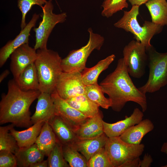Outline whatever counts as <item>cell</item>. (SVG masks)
I'll use <instances>...</instances> for the list:
<instances>
[{
	"mask_svg": "<svg viewBox=\"0 0 167 167\" xmlns=\"http://www.w3.org/2000/svg\"><path fill=\"white\" fill-rule=\"evenodd\" d=\"M127 0H104L101 6L103 8L101 13L102 15L108 18L123 8H127L128 4Z\"/></svg>",
	"mask_w": 167,
	"mask_h": 167,
	"instance_id": "31",
	"label": "cell"
},
{
	"mask_svg": "<svg viewBox=\"0 0 167 167\" xmlns=\"http://www.w3.org/2000/svg\"><path fill=\"white\" fill-rule=\"evenodd\" d=\"M57 140L48 122H45L35 142L45 156H48L56 145Z\"/></svg>",
	"mask_w": 167,
	"mask_h": 167,
	"instance_id": "24",
	"label": "cell"
},
{
	"mask_svg": "<svg viewBox=\"0 0 167 167\" xmlns=\"http://www.w3.org/2000/svg\"><path fill=\"white\" fill-rule=\"evenodd\" d=\"M108 138L104 133L95 138L78 139L72 144L88 161L94 154L105 147Z\"/></svg>",
	"mask_w": 167,
	"mask_h": 167,
	"instance_id": "18",
	"label": "cell"
},
{
	"mask_svg": "<svg viewBox=\"0 0 167 167\" xmlns=\"http://www.w3.org/2000/svg\"><path fill=\"white\" fill-rule=\"evenodd\" d=\"M161 167H167V164L165 165L162 166H161Z\"/></svg>",
	"mask_w": 167,
	"mask_h": 167,
	"instance_id": "41",
	"label": "cell"
},
{
	"mask_svg": "<svg viewBox=\"0 0 167 167\" xmlns=\"http://www.w3.org/2000/svg\"><path fill=\"white\" fill-rule=\"evenodd\" d=\"M145 4L150 13L152 23L162 27L167 25L166 0H149Z\"/></svg>",
	"mask_w": 167,
	"mask_h": 167,
	"instance_id": "25",
	"label": "cell"
},
{
	"mask_svg": "<svg viewBox=\"0 0 167 167\" xmlns=\"http://www.w3.org/2000/svg\"><path fill=\"white\" fill-rule=\"evenodd\" d=\"M89 40L85 46L80 49L71 51L68 54L62 59L61 66L63 72H82L86 67L87 59L94 49L100 50L104 41V37L94 33L91 28L88 29Z\"/></svg>",
	"mask_w": 167,
	"mask_h": 167,
	"instance_id": "6",
	"label": "cell"
},
{
	"mask_svg": "<svg viewBox=\"0 0 167 167\" xmlns=\"http://www.w3.org/2000/svg\"><path fill=\"white\" fill-rule=\"evenodd\" d=\"M17 166V161L15 154L8 151H0V167Z\"/></svg>",
	"mask_w": 167,
	"mask_h": 167,
	"instance_id": "34",
	"label": "cell"
},
{
	"mask_svg": "<svg viewBox=\"0 0 167 167\" xmlns=\"http://www.w3.org/2000/svg\"><path fill=\"white\" fill-rule=\"evenodd\" d=\"M64 158L70 167H87V161L73 144L62 146Z\"/></svg>",
	"mask_w": 167,
	"mask_h": 167,
	"instance_id": "28",
	"label": "cell"
},
{
	"mask_svg": "<svg viewBox=\"0 0 167 167\" xmlns=\"http://www.w3.org/2000/svg\"><path fill=\"white\" fill-rule=\"evenodd\" d=\"M41 92L21 90L14 79L9 81L8 91L2 93L0 102V123H10L15 126L28 128L31 121L30 107Z\"/></svg>",
	"mask_w": 167,
	"mask_h": 167,
	"instance_id": "2",
	"label": "cell"
},
{
	"mask_svg": "<svg viewBox=\"0 0 167 167\" xmlns=\"http://www.w3.org/2000/svg\"><path fill=\"white\" fill-rule=\"evenodd\" d=\"M154 128V124L151 120L148 118L143 119L139 123L127 129L119 137L127 143L140 144L143 137Z\"/></svg>",
	"mask_w": 167,
	"mask_h": 167,
	"instance_id": "17",
	"label": "cell"
},
{
	"mask_svg": "<svg viewBox=\"0 0 167 167\" xmlns=\"http://www.w3.org/2000/svg\"><path fill=\"white\" fill-rule=\"evenodd\" d=\"M51 95L54 105L55 115L60 117L74 131L89 118L61 98L56 89Z\"/></svg>",
	"mask_w": 167,
	"mask_h": 167,
	"instance_id": "11",
	"label": "cell"
},
{
	"mask_svg": "<svg viewBox=\"0 0 167 167\" xmlns=\"http://www.w3.org/2000/svg\"><path fill=\"white\" fill-rule=\"evenodd\" d=\"M104 94L98 84L85 86V94L88 98L99 107L108 109L111 107L112 102L109 98L105 96Z\"/></svg>",
	"mask_w": 167,
	"mask_h": 167,
	"instance_id": "27",
	"label": "cell"
},
{
	"mask_svg": "<svg viewBox=\"0 0 167 167\" xmlns=\"http://www.w3.org/2000/svg\"><path fill=\"white\" fill-rule=\"evenodd\" d=\"M128 74L123 58L118 61L114 70L100 83L104 93L111 100V107L116 112H120L126 103L134 102L145 112L147 109L146 94L141 92L134 84Z\"/></svg>",
	"mask_w": 167,
	"mask_h": 167,
	"instance_id": "1",
	"label": "cell"
},
{
	"mask_svg": "<svg viewBox=\"0 0 167 167\" xmlns=\"http://www.w3.org/2000/svg\"><path fill=\"white\" fill-rule=\"evenodd\" d=\"M87 167H113L105 147L94 154L87 161Z\"/></svg>",
	"mask_w": 167,
	"mask_h": 167,
	"instance_id": "32",
	"label": "cell"
},
{
	"mask_svg": "<svg viewBox=\"0 0 167 167\" xmlns=\"http://www.w3.org/2000/svg\"><path fill=\"white\" fill-rule=\"evenodd\" d=\"M85 86L81 72L62 71L58 78L55 89L61 98L66 100L85 94Z\"/></svg>",
	"mask_w": 167,
	"mask_h": 167,
	"instance_id": "10",
	"label": "cell"
},
{
	"mask_svg": "<svg viewBox=\"0 0 167 167\" xmlns=\"http://www.w3.org/2000/svg\"><path fill=\"white\" fill-rule=\"evenodd\" d=\"M142 143H127L119 137H108L105 148L113 167H121L126 162L139 157L144 151Z\"/></svg>",
	"mask_w": 167,
	"mask_h": 167,
	"instance_id": "7",
	"label": "cell"
},
{
	"mask_svg": "<svg viewBox=\"0 0 167 167\" xmlns=\"http://www.w3.org/2000/svg\"><path fill=\"white\" fill-rule=\"evenodd\" d=\"M139 157L127 161L125 162L121 167H139Z\"/></svg>",
	"mask_w": 167,
	"mask_h": 167,
	"instance_id": "36",
	"label": "cell"
},
{
	"mask_svg": "<svg viewBox=\"0 0 167 167\" xmlns=\"http://www.w3.org/2000/svg\"><path fill=\"white\" fill-rule=\"evenodd\" d=\"M17 166L31 167L35 163L44 160V155L35 143L31 146L19 148L15 154Z\"/></svg>",
	"mask_w": 167,
	"mask_h": 167,
	"instance_id": "21",
	"label": "cell"
},
{
	"mask_svg": "<svg viewBox=\"0 0 167 167\" xmlns=\"http://www.w3.org/2000/svg\"><path fill=\"white\" fill-rule=\"evenodd\" d=\"M48 123L62 145L72 144L78 139L73 130L59 117L55 115Z\"/></svg>",
	"mask_w": 167,
	"mask_h": 167,
	"instance_id": "20",
	"label": "cell"
},
{
	"mask_svg": "<svg viewBox=\"0 0 167 167\" xmlns=\"http://www.w3.org/2000/svg\"><path fill=\"white\" fill-rule=\"evenodd\" d=\"M55 116L54 105L51 94L41 92L37 98L35 112L31 117L32 124L42 121L48 122Z\"/></svg>",
	"mask_w": 167,
	"mask_h": 167,
	"instance_id": "15",
	"label": "cell"
},
{
	"mask_svg": "<svg viewBox=\"0 0 167 167\" xmlns=\"http://www.w3.org/2000/svg\"><path fill=\"white\" fill-rule=\"evenodd\" d=\"M34 64L41 92L51 94L55 90L58 78L62 72V58L56 51L47 49H38Z\"/></svg>",
	"mask_w": 167,
	"mask_h": 167,
	"instance_id": "3",
	"label": "cell"
},
{
	"mask_svg": "<svg viewBox=\"0 0 167 167\" xmlns=\"http://www.w3.org/2000/svg\"><path fill=\"white\" fill-rule=\"evenodd\" d=\"M36 50L25 43L15 50L10 57V67L14 79L16 80L24 69L34 63L37 57Z\"/></svg>",
	"mask_w": 167,
	"mask_h": 167,
	"instance_id": "12",
	"label": "cell"
},
{
	"mask_svg": "<svg viewBox=\"0 0 167 167\" xmlns=\"http://www.w3.org/2000/svg\"><path fill=\"white\" fill-rule=\"evenodd\" d=\"M48 163L47 160H42L33 165L31 167H47Z\"/></svg>",
	"mask_w": 167,
	"mask_h": 167,
	"instance_id": "37",
	"label": "cell"
},
{
	"mask_svg": "<svg viewBox=\"0 0 167 167\" xmlns=\"http://www.w3.org/2000/svg\"><path fill=\"white\" fill-rule=\"evenodd\" d=\"M39 14L34 13L28 22L19 33L13 40L8 41L0 50V67L5 64L12 53L22 45L29 43L30 32L39 19Z\"/></svg>",
	"mask_w": 167,
	"mask_h": 167,
	"instance_id": "13",
	"label": "cell"
},
{
	"mask_svg": "<svg viewBox=\"0 0 167 167\" xmlns=\"http://www.w3.org/2000/svg\"><path fill=\"white\" fill-rule=\"evenodd\" d=\"M143 112L138 108H135L129 116L124 119L110 123L103 121L104 133L109 137H119L130 127L139 123L143 119Z\"/></svg>",
	"mask_w": 167,
	"mask_h": 167,
	"instance_id": "14",
	"label": "cell"
},
{
	"mask_svg": "<svg viewBox=\"0 0 167 167\" xmlns=\"http://www.w3.org/2000/svg\"><path fill=\"white\" fill-rule=\"evenodd\" d=\"M62 145L57 141L48 156V167H70L65 159L62 151Z\"/></svg>",
	"mask_w": 167,
	"mask_h": 167,
	"instance_id": "30",
	"label": "cell"
},
{
	"mask_svg": "<svg viewBox=\"0 0 167 167\" xmlns=\"http://www.w3.org/2000/svg\"><path fill=\"white\" fill-rule=\"evenodd\" d=\"M103 115L99 110L95 116L89 118L74 131L78 139L96 137L104 133Z\"/></svg>",
	"mask_w": 167,
	"mask_h": 167,
	"instance_id": "16",
	"label": "cell"
},
{
	"mask_svg": "<svg viewBox=\"0 0 167 167\" xmlns=\"http://www.w3.org/2000/svg\"><path fill=\"white\" fill-rule=\"evenodd\" d=\"M45 122H38L21 131L16 130L13 127L10 129V132L16 139L19 148L28 147L35 143Z\"/></svg>",
	"mask_w": 167,
	"mask_h": 167,
	"instance_id": "19",
	"label": "cell"
},
{
	"mask_svg": "<svg viewBox=\"0 0 167 167\" xmlns=\"http://www.w3.org/2000/svg\"><path fill=\"white\" fill-rule=\"evenodd\" d=\"M115 58V55L112 54L99 61L92 67H86L81 72L82 79L85 86L98 84L99 75L108 68Z\"/></svg>",
	"mask_w": 167,
	"mask_h": 167,
	"instance_id": "22",
	"label": "cell"
},
{
	"mask_svg": "<svg viewBox=\"0 0 167 167\" xmlns=\"http://www.w3.org/2000/svg\"><path fill=\"white\" fill-rule=\"evenodd\" d=\"M14 126L11 124L0 127V151H8L15 154L19 149L16 139L10 132L11 128Z\"/></svg>",
	"mask_w": 167,
	"mask_h": 167,
	"instance_id": "29",
	"label": "cell"
},
{
	"mask_svg": "<svg viewBox=\"0 0 167 167\" xmlns=\"http://www.w3.org/2000/svg\"><path fill=\"white\" fill-rule=\"evenodd\" d=\"M146 49L149 77L146 83L138 88L144 94L156 92L167 84V52L159 53L152 45Z\"/></svg>",
	"mask_w": 167,
	"mask_h": 167,
	"instance_id": "5",
	"label": "cell"
},
{
	"mask_svg": "<svg viewBox=\"0 0 167 167\" xmlns=\"http://www.w3.org/2000/svg\"><path fill=\"white\" fill-rule=\"evenodd\" d=\"M161 151L162 152L167 155V142L163 143L161 147Z\"/></svg>",
	"mask_w": 167,
	"mask_h": 167,
	"instance_id": "40",
	"label": "cell"
},
{
	"mask_svg": "<svg viewBox=\"0 0 167 167\" xmlns=\"http://www.w3.org/2000/svg\"><path fill=\"white\" fill-rule=\"evenodd\" d=\"M10 71L7 69L4 70L0 75V83L9 74Z\"/></svg>",
	"mask_w": 167,
	"mask_h": 167,
	"instance_id": "39",
	"label": "cell"
},
{
	"mask_svg": "<svg viewBox=\"0 0 167 167\" xmlns=\"http://www.w3.org/2000/svg\"><path fill=\"white\" fill-rule=\"evenodd\" d=\"M52 1H47L44 6L41 7L43 11L42 20L38 27L33 29L36 38L34 48L36 50L47 48V42L53 29L57 24L64 22L67 17L65 12L59 14L53 12L54 6Z\"/></svg>",
	"mask_w": 167,
	"mask_h": 167,
	"instance_id": "8",
	"label": "cell"
},
{
	"mask_svg": "<svg viewBox=\"0 0 167 167\" xmlns=\"http://www.w3.org/2000/svg\"><path fill=\"white\" fill-rule=\"evenodd\" d=\"M46 0H18V6L22 13L20 27L21 30L26 26V17L27 13L34 5L41 7L47 2Z\"/></svg>",
	"mask_w": 167,
	"mask_h": 167,
	"instance_id": "33",
	"label": "cell"
},
{
	"mask_svg": "<svg viewBox=\"0 0 167 167\" xmlns=\"http://www.w3.org/2000/svg\"><path fill=\"white\" fill-rule=\"evenodd\" d=\"M123 60L127 71L131 76L141 78L145 74L148 64L145 47L140 42L130 41L124 48Z\"/></svg>",
	"mask_w": 167,
	"mask_h": 167,
	"instance_id": "9",
	"label": "cell"
},
{
	"mask_svg": "<svg viewBox=\"0 0 167 167\" xmlns=\"http://www.w3.org/2000/svg\"><path fill=\"white\" fill-rule=\"evenodd\" d=\"M132 6L136 5L139 6L145 4L149 0H128Z\"/></svg>",
	"mask_w": 167,
	"mask_h": 167,
	"instance_id": "38",
	"label": "cell"
},
{
	"mask_svg": "<svg viewBox=\"0 0 167 167\" xmlns=\"http://www.w3.org/2000/svg\"><path fill=\"white\" fill-rule=\"evenodd\" d=\"M65 100L72 107L88 118L95 116L100 110L99 107L89 100L85 94Z\"/></svg>",
	"mask_w": 167,
	"mask_h": 167,
	"instance_id": "26",
	"label": "cell"
},
{
	"mask_svg": "<svg viewBox=\"0 0 167 167\" xmlns=\"http://www.w3.org/2000/svg\"><path fill=\"white\" fill-rule=\"evenodd\" d=\"M139 6H132L130 11H124L122 17L114 24V26L131 33L135 40L147 48L152 46L151 39L162 31L163 27L146 20L142 26L140 25L137 19L139 14Z\"/></svg>",
	"mask_w": 167,
	"mask_h": 167,
	"instance_id": "4",
	"label": "cell"
},
{
	"mask_svg": "<svg viewBox=\"0 0 167 167\" xmlns=\"http://www.w3.org/2000/svg\"><path fill=\"white\" fill-rule=\"evenodd\" d=\"M15 81L22 90H39V81L34 63L26 67Z\"/></svg>",
	"mask_w": 167,
	"mask_h": 167,
	"instance_id": "23",
	"label": "cell"
},
{
	"mask_svg": "<svg viewBox=\"0 0 167 167\" xmlns=\"http://www.w3.org/2000/svg\"><path fill=\"white\" fill-rule=\"evenodd\" d=\"M153 159L151 155L148 154H145L143 159L140 160L139 167H149L153 162Z\"/></svg>",
	"mask_w": 167,
	"mask_h": 167,
	"instance_id": "35",
	"label": "cell"
}]
</instances>
